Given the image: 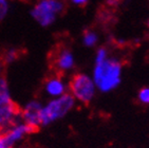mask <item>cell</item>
Here are the masks:
<instances>
[{
    "instance_id": "obj_1",
    "label": "cell",
    "mask_w": 149,
    "mask_h": 148,
    "mask_svg": "<svg viewBox=\"0 0 149 148\" xmlns=\"http://www.w3.org/2000/svg\"><path fill=\"white\" fill-rule=\"evenodd\" d=\"M122 78V64L116 58H107L95 64L93 82L96 89L102 92H109L118 88Z\"/></svg>"
},
{
    "instance_id": "obj_2",
    "label": "cell",
    "mask_w": 149,
    "mask_h": 148,
    "mask_svg": "<svg viewBox=\"0 0 149 148\" xmlns=\"http://www.w3.org/2000/svg\"><path fill=\"white\" fill-rule=\"evenodd\" d=\"M75 105V98L70 93H66L59 97L52 98L42 106L40 113L41 125L47 126L69 113Z\"/></svg>"
},
{
    "instance_id": "obj_3",
    "label": "cell",
    "mask_w": 149,
    "mask_h": 148,
    "mask_svg": "<svg viewBox=\"0 0 149 148\" xmlns=\"http://www.w3.org/2000/svg\"><path fill=\"white\" fill-rule=\"evenodd\" d=\"M63 10V3L60 0H39L31 14L41 27H49Z\"/></svg>"
},
{
    "instance_id": "obj_4",
    "label": "cell",
    "mask_w": 149,
    "mask_h": 148,
    "mask_svg": "<svg viewBox=\"0 0 149 148\" xmlns=\"http://www.w3.org/2000/svg\"><path fill=\"white\" fill-rule=\"evenodd\" d=\"M70 91L71 95L76 101L87 104L94 97L96 86L93 82V78L89 75L79 73L74 75L72 78L70 83Z\"/></svg>"
},
{
    "instance_id": "obj_5",
    "label": "cell",
    "mask_w": 149,
    "mask_h": 148,
    "mask_svg": "<svg viewBox=\"0 0 149 148\" xmlns=\"http://www.w3.org/2000/svg\"><path fill=\"white\" fill-rule=\"evenodd\" d=\"M35 128L26 125V123L17 122L9 129L4 131L0 138V148H13V146L26 137V134L31 133Z\"/></svg>"
},
{
    "instance_id": "obj_6",
    "label": "cell",
    "mask_w": 149,
    "mask_h": 148,
    "mask_svg": "<svg viewBox=\"0 0 149 148\" xmlns=\"http://www.w3.org/2000/svg\"><path fill=\"white\" fill-rule=\"evenodd\" d=\"M42 105L38 101H31L26 105L22 111V120L26 125L36 128L41 125L40 122V113H41Z\"/></svg>"
},
{
    "instance_id": "obj_7",
    "label": "cell",
    "mask_w": 149,
    "mask_h": 148,
    "mask_svg": "<svg viewBox=\"0 0 149 148\" xmlns=\"http://www.w3.org/2000/svg\"><path fill=\"white\" fill-rule=\"evenodd\" d=\"M19 117L17 106L14 103L9 105H0V129H9L17 123Z\"/></svg>"
},
{
    "instance_id": "obj_8",
    "label": "cell",
    "mask_w": 149,
    "mask_h": 148,
    "mask_svg": "<svg viewBox=\"0 0 149 148\" xmlns=\"http://www.w3.org/2000/svg\"><path fill=\"white\" fill-rule=\"evenodd\" d=\"M54 66L60 72L71 70L74 67V56L69 49H60L57 52L54 58Z\"/></svg>"
},
{
    "instance_id": "obj_9",
    "label": "cell",
    "mask_w": 149,
    "mask_h": 148,
    "mask_svg": "<svg viewBox=\"0 0 149 148\" xmlns=\"http://www.w3.org/2000/svg\"><path fill=\"white\" fill-rule=\"evenodd\" d=\"M67 86L59 76H52L45 84V91L48 95L55 98L66 94Z\"/></svg>"
},
{
    "instance_id": "obj_10",
    "label": "cell",
    "mask_w": 149,
    "mask_h": 148,
    "mask_svg": "<svg viewBox=\"0 0 149 148\" xmlns=\"http://www.w3.org/2000/svg\"><path fill=\"white\" fill-rule=\"evenodd\" d=\"M98 40V37L96 33L93 31H86L84 34L83 43L86 47H93L96 45Z\"/></svg>"
},
{
    "instance_id": "obj_11",
    "label": "cell",
    "mask_w": 149,
    "mask_h": 148,
    "mask_svg": "<svg viewBox=\"0 0 149 148\" xmlns=\"http://www.w3.org/2000/svg\"><path fill=\"white\" fill-rule=\"evenodd\" d=\"M19 56V51L17 49H9L6 50L4 55H3L2 61L3 64H12L17 59Z\"/></svg>"
},
{
    "instance_id": "obj_12",
    "label": "cell",
    "mask_w": 149,
    "mask_h": 148,
    "mask_svg": "<svg viewBox=\"0 0 149 148\" xmlns=\"http://www.w3.org/2000/svg\"><path fill=\"white\" fill-rule=\"evenodd\" d=\"M139 102L143 105H149V87H145L140 90L138 94Z\"/></svg>"
},
{
    "instance_id": "obj_13",
    "label": "cell",
    "mask_w": 149,
    "mask_h": 148,
    "mask_svg": "<svg viewBox=\"0 0 149 148\" xmlns=\"http://www.w3.org/2000/svg\"><path fill=\"white\" fill-rule=\"evenodd\" d=\"M8 13H9V1L0 0V21L6 17Z\"/></svg>"
},
{
    "instance_id": "obj_14",
    "label": "cell",
    "mask_w": 149,
    "mask_h": 148,
    "mask_svg": "<svg viewBox=\"0 0 149 148\" xmlns=\"http://www.w3.org/2000/svg\"><path fill=\"white\" fill-rule=\"evenodd\" d=\"M108 58V53L105 48L98 49V51L96 52V56H95V64L102 63L104 60H106Z\"/></svg>"
},
{
    "instance_id": "obj_15",
    "label": "cell",
    "mask_w": 149,
    "mask_h": 148,
    "mask_svg": "<svg viewBox=\"0 0 149 148\" xmlns=\"http://www.w3.org/2000/svg\"><path fill=\"white\" fill-rule=\"evenodd\" d=\"M10 91L9 85H8V82L4 78L3 75H0V92H6Z\"/></svg>"
},
{
    "instance_id": "obj_16",
    "label": "cell",
    "mask_w": 149,
    "mask_h": 148,
    "mask_svg": "<svg viewBox=\"0 0 149 148\" xmlns=\"http://www.w3.org/2000/svg\"><path fill=\"white\" fill-rule=\"evenodd\" d=\"M72 2L77 6H85L88 2V0H72Z\"/></svg>"
},
{
    "instance_id": "obj_17",
    "label": "cell",
    "mask_w": 149,
    "mask_h": 148,
    "mask_svg": "<svg viewBox=\"0 0 149 148\" xmlns=\"http://www.w3.org/2000/svg\"><path fill=\"white\" fill-rule=\"evenodd\" d=\"M118 1H120V0H107V3H108L110 6H116L118 4Z\"/></svg>"
},
{
    "instance_id": "obj_18",
    "label": "cell",
    "mask_w": 149,
    "mask_h": 148,
    "mask_svg": "<svg viewBox=\"0 0 149 148\" xmlns=\"http://www.w3.org/2000/svg\"><path fill=\"white\" fill-rule=\"evenodd\" d=\"M1 134H2V133H1V131H0V138H1Z\"/></svg>"
},
{
    "instance_id": "obj_19",
    "label": "cell",
    "mask_w": 149,
    "mask_h": 148,
    "mask_svg": "<svg viewBox=\"0 0 149 148\" xmlns=\"http://www.w3.org/2000/svg\"><path fill=\"white\" fill-rule=\"evenodd\" d=\"M148 27H149V21H148Z\"/></svg>"
}]
</instances>
